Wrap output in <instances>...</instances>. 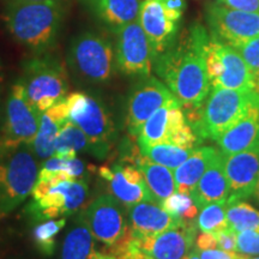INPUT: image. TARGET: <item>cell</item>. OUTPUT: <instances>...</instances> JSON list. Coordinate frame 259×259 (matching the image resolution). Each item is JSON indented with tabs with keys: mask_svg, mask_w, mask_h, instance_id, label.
Returning a JSON list of instances; mask_svg holds the SVG:
<instances>
[{
	"mask_svg": "<svg viewBox=\"0 0 259 259\" xmlns=\"http://www.w3.org/2000/svg\"><path fill=\"white\" fill-rule=\"evenodd\" d=\"M210 37L203 27L194 25L185 42L154 58L155 71L181 106L203 105L209 95L205 48Z\"/></svg>",
	"mask_w": 259,
	"mask_h": 259,
	"instance_id": "6da1fadb",
	"label": "cell"
},
{
	"mask_svg": "<svg viewBox=\"0 0 259 259\" xmlns=\"http://www.w3.org/2000/svg\"><path fill=\"white\" fill-rule=\"evenodd\" d=\"M66 14V0L11 2L4 23L11 36L35 53L47 52L56 42Z\"/></svg>",
	"mask_w": 259,
	"mask_h": 259,
	"instance_id": "7a4b0ae2",
	"label": "cell"
},
{
	"mask_svg": "<svg viewBox=\"0 0 259 259\" xmlns=\"http://www.w3.org/2000/svg\"><path fill=\"white\" fill-rule=\"evenodd\" d=\"M89 194L85 179H74L66 173L37 178L27 206L29 215L36 220L67 218L79 211Z\"/></svg>",
	"mask_w": 259,
	"mask_h": 259,
	"instance_id": "3957f363",
	"label": "cell"
},
{
	"mask_svg": "<svg viewBox=\"0 0 259 259\" xmlns=\"http://www.w3.org/2000/svg\"><path fill=\"white\" fill-rule=\"evenodd\" d=\"M21 82L29 102L40 114L69 95L66 67L59 58L48 52L35 53L25 61Z\"/></svg>",
	"mask_w": 259,
	"mask_h": 259,
	"instance_id": "277c9868",
	"label": "cell"
},
{
	"mask_svg": "<svg viewBox=\"0 0 259 259\" xmlns=\"http://www.w3.org/2000/svg\"><path fill=\"white\" fill-rule=\"evenodd\" d=\"M38 170L37 157L30 145L0 148V219L31 196Z\"/></svg>",
	"mask_w": 259,
	"mask_h": 259,
	"instance_id": "5b68a950",
	"label": "cell"
},
{
	"mask_svg": "<svg viewBox=\"0 0 259 259\" xmlns=\"http://www.w3.org/2000/svg\"><path fill=\"white\" fill-rule=\"evenodd\" d=\"M69 120L84 132L89 141V153L105 158L116 138L114 122L105 105L87 93H72L65 99Z\"/></svg>",
	"mask_w": 259,
	"mask_h": 259,
	"instance_id": "8992f818",
	"label": "cell"
},
{
	"mask_svg": "<svg viewBox=\"0 0 259 259\" xmlns=\"http://www.w3.org/2000/svg\"><path fill=\"white\" fill-rule=\"evenodd\" d=\"M114 51L111 41L93 31H85L71 42L67 65L74 78L87 83H106L114 72Z\"/></svg>",
	"mask_w": 259,
	"mask_h": 259,
	"instance_id": "52a82bcc",
	"label": "cell"
},
{
	"mask_svg": "<svg viewBox=\"0 0 259 259\" xmlns=\"http://www.w3.org/2000/svg\"><path fill=\"white\" fill-rule=\"evenodd\" d=\"M259 95L255 90H234L215 87L203 106L200 139L218 141L220 136L234 125Z\"/></svg>",
	"mask_w": 259,
	"mask_h": 259,
	"instance_id": "ba28073f",
	"label": "cell"
},
{
	"mask_svg": "<svg viewBox=\"0 0 259 259\" xmlns=\"http://www.w3.org/2000/svg\"><path fill=\"white\" fill-rule=\"evenodd\" d=\"M41 114L29 102L21 80L12 85L6 102L5 121L0 134V148L31 145L40 127Z\"/></svg>",
	"mask_w": 259,
	"mask_h": 259,
	"instance_id": "9c48e42d",
	"label": "cell"
},
{
	"mask_svg": "<svg viewBox=\"0 0 259 259\" xmlns=\"http://www.w3.org/2000/svg\"><path fill=\"white\" fill-rule=\"evenodd\" d=\"M115 32L118 69L127 76H150L155 54L138 19L116 28Z\"/></svg>",
	"mask_w": 259,
	"mask_h": 259,
	"instance_id": "30bf717a",
	"label": "cell"
},
{
	"mask_svg": "<svg viewBox=\"0 0 259 259\" xmlns=\"http://www.w3.org/2000/svg\"><path fill=\"white\" fill-rule=\"evenodd\" d=\"M95 240L111 247L127 233L128 219L124 205L111 194H101L83 210Z\"/></svg>",
	"mask_w": 259,
	"mask_h": 259,
	"instance_id": "8fae6325",
	"label": "cell"
},
{
	"mask_svg": "<svg viewBox=\"0 0 259 259\" xmlns=\"http://www.w3.org/2000/svg\"><path fill=\"white\" fill-rule=\"evenodd\" d=\"M183 12L168 10L161 0L141 3L138 22L147 35L155 57L173 47Z\"/></svg>",
	"mask_w": 259,
	"mask_h": 259,
	"instance_id": "7c38bea8",
	"label": "cell"
},
{
	"mask_svg": "<svg viewBox=\"0 0 259 259\" xmlns=\"http://www.w3.org/2000/svg\"><path fill=\"white\" fill-rule=\"evenodd\" d=\"M212 36L235 46L259 36V12H247L212 4L206 9Z\"/></svg>",
	"mask_w": 259,
	"mask_h": 259,
	"instance_id": "4fadbf2b",
	"label": "cell"
},
{
	"mask_svg": "<svg viewBox=\"0 0 259 259\" xmlns=\"http://www.w3.org/2000/svg\"><path fill=\"white\" fill-rule=\"evenodd\" d=\"M177 100L168 87L155 77H144L132 89L127 102V128L137 137L145 121L167 103Z\"/></svg>",
	"mask_w": 259,
	"mask_h": 259,
	"instance_id": "5bb4252c",
	"label": "cell"
},
{
	"mask_svg": "<svg viewBox=\"0 0 259 259\" xmlns=\"http://www.w3.org/2000/svg\"><path fill=\"white\" fill-rule=\"evenodd\" d=\"M223 162L229 185L227 202L252 197L259 178V145L241 153L223 155Z\"/></svg>",
	"mask_w": 259,
	"mask_h": 259,
	"instance_id": "9a60e30c",
	"label": "cell"
},
{
	"mask_svg": "<svg viewBox=\"0 0 259 259\" xmlns=\"http://www.w3.org/2000/svg\"><path fill=\"white\" fill-rule=\"evenodd\" d=\"M197 225H181L178 228L150 236L136 235L139 245L151 259H184L193 250Z\"/></svg>",
	"mask_w": 259,
	"mask_h": 259,
	"instance_id": "2e32d148",
	"label": "cell"
},
{
	"mask_svg": "<svg viewBox=\"0 0 259 259\" xmlns=\"http://www.w3.org/2000/svg\"><path fill=\"white\" fill-rule=\"evenodd\" d=\"M222 155H233L259 145V95L242 116L220 136L218 141Z\"/></svg>",
	"mask_w": 259,
	"mask_h": 259,
	"instance_id": "e0dca14e",
	"label": "cell"
},
{
	"mask_svg": "<svg viewBox=\"0 0 259 259\" xmlns=\"http://www.w3.org/2000/svg\"><path fill=\"white\" fill-rule=\"evenodd\" d=\"M212 46L223 65V73L212 85L234 90H255V78L239 52L211 35Z\"/></svg>",
	"mask_w": 259,
	"mask_h": 259,
	"instance_id": "ac0fdd59",
	"label": "cell"
},
{
	"mask_svg": "<svg viewBox=\"0 0 259 259\" xmlns=\"http://www.w3.org/2000/svg\"><path fill=\"white\" fill-rule=\"evenodd\" d=\"M127 219L132 233L141 236L156 235L181 227L180 220L168 213L156 202H141L130 206Z\"/></svg>",
	"mask_w": 259,
	"mask_h": 259,
	"instance_id": "d6986e66",
	"label": "cell"
},
{
	"mask_svg": "<svg viewBox=\"0 0 259 259\" xmlns=\"http://www.w3.org/2000/svg\"><path fill=\"white\" fill-rule=\"evenodd\" d=\"M194 204L202 209L208 204L227 200L229 197V185L225 171V162L221 151L216 154L211 163L204 171L196 187L191 193Z\"/></svg>",
	"mask_w": 259,
	"mask_h": 259,
	"instance_id": "ffe728a7",
	"label": "cell"
},
{
	"mask_svg": "<svg viewBox=\"0 0 259 259\" xmlns=\"http://www.w3.org/2000/svg\"><path fill=\"white\" fill-rule=\"evenodd\" d=\"M67 120L69 116L65 100L42 113L40 127L30 145L38 160L45 161L53 156L58 135Z\"/></svg>",
	"mask_w": 259,
	"mask_h": 259,
	"instance_id": "44dd1931",
	"label": "cell"
},
{
	"mask_svg": "<svg viewBox=\"0 0 259 259\" xmlns=\"http://www.w3.org/2000/svg\"><path fill=\"white\" fill-rule=\"evenodd\" d=\"M99 174L108 183L112 196L124 206L130 208L141 202H156L150 190L148 189L147 184H131L126 180L121 171L120 163H114L113 166H102L99 169Z\"/></svg>",
	"mask_w": 259,
	"mask_h": 259,
	"instance_id": "7402d4cb",
	"label": "cell"
},
{
	"mask_svg": "<svg viewBox=\"0 0 259 259\" xmlns=\"http://www.w3.org/2000/svg\"><path fill=\"white\" fill-rule=\"evenodd\" d=\"M218 153V149L210 147L193 149L191 156L183 164L176 168V171H174L178 192L186 194L192 193L197 183Z\"/></svg>",
	"mask_w": 259,
	"mask_h": 259,
	"instance_id": "603a6c76",
	"label": "cell"
},
{
	"mask_svg": "<svg viewBox=\"0 0 259 259\" xmlns=\"http://www.w3.org/2000/svg\"><path fill=\"white\" fill-rule=\"evenodd\" d=\"M95 251V238L84 211L76 212V218L64 239L61 259H90Z\"/></svg>",
	"mask_w": 259,
	"mask_h": 259,
	"instance_id": "cb8c5ba5",
	"label": "cell"
},
{
	"mask_svg": "<svg viewBox=\"0 0 259 259\" xmlns=\"http://www.w3.org/2000/svg\"><path fill=\"white\" fill-rule=\"evenodd\" d=\"M135 164L142 171L148 189L150 190L151 194L158 204H161L177 191L174 173L169 168L148 160L142 153L137 157Z\"/></svg>",
	"mask_w": 259,
	"mask_h": 259,
	"instance_id": "d4e9b609",
	"label": "cell"
},
{
	"mask_svg": "<svg viewBox=\"0 0 259 259\" xmlns=\"http://www.w3.org/2000/svg\"><path fill=\"white\" fill-rule=\"evenodd\" d=\"M95 15L113 28H119L138 18L139 0H84Z\"/></svg>",
	"mask_w": 259,
	"mask_h": 259,
	"instance_id": "484cf974",
	"label": "cell"
},
{
	"mask_svg": "<svg viewBox=\"0 0 259 259\" xmlns=\"http://www.w3.org/2000/svg\"><path fill=\"white\" fill-rule=\"evenodd\" d=\"M84 151H89L88 138L78 126L74 125L72 121L67 120L58 135L53 156L73 158Z\"/></svg>",
	"mask_w": 259,
	"mask_h": 259,
	"instance_id": "4316f807",
	"label": "cell"
},
{
	"mask_svg": "<svg viewBox=\"0 0 259 259\" xmlns=\"http://www.w3.org/2000/svg\"><path fill=\"white\" fill-rule=\"evenodd\" d=\"M139 150L148 160L169 169H176L191 156L193 149H184L167 142L139 147Z\"/></svg>",
	"mask_w": 259,
	"mask_h": 259,
	"instance_id": "83f0119b",
	"label": "cell"
},
{
	"mask_svg": "<svg viewBox=\"0 0 259 259\" xmlns=\"http://www.w3.org/2000/svg\"><path fill=\"white\" fill-rule=\"evenodd\" d=\"M177 102L179 101L174 100V101L158 108L144 122L137 135L139 147H145V145H153L156 143H162V142H167L168 112H169V107Z\"/></svg>",
	"mask_w": 259,
	"mask_h": 259,
	"instance_id": "f1b7e54d",
	"label": "cell"
},
{
	"mask_svg": "<svg viewBox=\"0 0 259 259\" xmlns=\"http://www.w3.org/2000/svg\"><path fill=\"white\" fill-rule=\"evenodd\" d=\"M227 222L236 233L259 229V210L244 200L227 202Z\"/></svg>",
	"mask_w": 259,
	"mask_h": 259,
	"instance_id": "f546056e",
	"label": "cell"
},
{
	"mask_svg": "<svg viewBox=\"0 0 259 259\" xmlns=\"http://www.w3.org/2000/svg\"><path fill=\"white\" fill-rule=\"evenodd\" d=\"M67 218L45 220L32 229V240L40 253L51 257L56 252L57 235L66 226Z\"/></svg>",
	"mask_w": 259,
	"mask_h": 259,
	"instance_id": "4dcf8cb0",
	"label": "cell"
},
{
	"mask_svg": "<svg viewBox=\"0 0 259 259\" xmlns=\"http://www.w3.org/2000/svg\"><path fill=\"white\" fill-rule=\"evenodd\" d=\"M56 173H66L74 179H85V163L78 157L61 158L52 156L44 161L37 178H46Z\"/></svg>",
	"mask_w": 259,
	"mask_h": 259,
	"instance_id": "1f68e13d",
	"label": "cell"
},
{
	"mask_svg": "<svg viewBox=\"0 0 259 259\" xmlns=\"http://www.w3.org/2000/svg\"><path fill=\"white\" fill-rule=\"evenodd\" d=\"M227 200L208 204L203 206L196 220L197 228L202 232L216 233L228 227L227 222Z\"/></svg>",
	"mask_w": 259,
	"mask_h": 259,
	"instance_id": "d6a6232c",
	"label": "cell"
},
{
	"mask_svg": "<svg viewBox=\"0 0 259 259\" xmlns=\"http://www.w3.org/2000/svg\"><path fill=\"white\" fill-rule=\"evenodd\" d=\"M233 47L239 52L248 69L253 73L254 78L257 79L259 77V36L241 42Z\"/></svg>",
	"mask_w": 259,
	"mask_h": 259,
	"instance_id": "836d02e7",
	"label": "cell"
},
{
	"mask_svg": "<svg viewBox=\"0 0 259 259\" xmlns=\"http://www.w3.org/2000/svg\"><path fill=\"white\" fill-rule=\"evenodd\" d=\"M236 253L244 257L259 255V229L236 233Z\"/></svg>",
	"mask_w": 259,
	"mask_h": 259,
	"instance_id": "e575fe53",
	"label": "cell"
},
{
	"mask_svg": "<svg viewBox=\"0 0 259 259\" xmlns=\"http://www.w3.org/2000/svg\"><path fill=\"white\" fill-rule=\"evenodd\" d=\"M192 204H194V202L191 194L180 193L177 191V192L170 194L168 198L164 199L161 203V205L168 213H170L171 216L181 221V218L185 215Z\"/></svg>",
	"mask_w": 259,
	"mask_h": 259,
	"instance_id": "d590c367",
	"label": "cell"
},
{
	"mask_svg": "<svg viewBox=\"0 0 259 259\" xmlns=\"http://www.w3.org/2000/svg\"><path fill=\"white\" fill-rule=\"evenodd\" d=\"M199 141L200 139L193 131V128L189 124H185L169 136L167 143H171L184 149H196Z\"/></svg>",
	"mask_w": 259,
	"mask_h": 259,
	"instance_id": "8d00e7d4",
	"label": "cell"
},
{
	"mask_svg": "<svg viewBox=\"0 0 259 259\" xmlns=\"http://www.w3.org/2000/svg\"><path fill=\"white\" fill-rule=\"evenodd\" d=\"M213 234L216 236L220 250L236 253V232L233 231L231 227H226Z\"/></svg>",
	"mask_w": 259,
	"mask_h": 259,
	"instance_id": "74e56055",
	"label": "cell"
},
{
	"mask_svg": "<svg viewBox=\"0 0 259 259\" xmlns=\"http://www.w3.org/2000/svg\"><path fill=\"white\" fill-rule=\"evenodd\" d=\"M227 8L247 12H259V0H219Z\"/></svg>",
	"mask_w": 259,
	"mask_h": 259,
	"instance_id": "f35d334b",
	"label": "cell"
},
{
	"mask_svg": "<svg viewBox=\"0 0 259 259\" xmlns=\"http://www.w3.org/2000/svg\"><path fill=\"white\" fill-rule=\"evenodd\" d=\"M194 244H196L197 250L198 251L213 250V248L219 247L215 234H213V233H208V232H203L197 235Z\"/></svg>",
	"mask_w": 259,
	"mask_h": 259,
	"instance_id": "ab89813d",
	"label": "cell"
},
{
	"mask_svg": "<svg viewBox=\"0 0 259 259\" xmlns=\"http://www.w3.org/2000/svg\"><path fill=\"white\" fill-rule=\"evenodd\" d=\"M198 251V250H197ZM200 259H244V255L238 253H231V252H226L219 248H213V250L206 251H198Z\"/></svg>",
	"mask_w": 259,
	"mask_h": 259,
	"instance_id": "60d3db41",
	"label": "cell"
},
{
	"mask_svg": "<svg viewBox=\"0 0 259 259\" xmlns=\"http://www.w3.org/2000/svg\"><path fill=\"white\" fill-rule=\"evenodd\" d=\"M161 2L168 10H173V11L184 12L186 8L185 0H161Z\"/></svg>",
	"mask_w": 259,
	"mask_h": 259,
	"instance_id": "b9f144b4",
	"label": "cell"
},
{
	"mask_svg": "<svg viewBox=\"0 0 259 259\" xmlns=\"http://www.w3.org/2000/svg\"><path fill=\"white\" fill-rule=\"evenodd\" d=\"M90 259H115V258L108 253H102V252L95 251Z\"/></svg>",
	"mask_w": 259,
	"mask_h": 259,
	"instance_id": "7bdbcfd3",
	"label": "cell"
},
{
	"mask_svg": "<svg viewBox=\"0 0 259 259\" xmlns=\"http://www.w3.org/2000/svg\"><path fill=\"white\" fill-rule=\"evenodd\" d=\"M252 198L257 204H259V178H258V181L257 184H255V187H254V191H253V194H252Z\"/></svg>",
	"mask_w": 259,
	"mask_h": 259,
	"instance_id": "ee69618b",
	"label": "cell"
},
{
	"mask_svg": "<svg viewBox=\"0 0 259 259\" xmlns=\"http://www.w3.org/2000/svg\"><path fill=\"white\" fill-rule=\"evenodd\" d=\"M184 259H200L199 254H198V251L197 250H192L190 252V254L187 255V257H185Z\"/></svg>",
	"mask_w": 259,
	"mask_h": 259,
	"instance_id": "f6af8a7d",
	"label": "cell"
},
{
	"mask_svg": "<svg viewBox=\"0 0 259 259\" xmlns=\"http://www.w3.org/2000/svg\"><path fill=\"white\" fill-rule=\"evenodd\" d=\"M11 2H44V0H11Z\"/></svg>",
	"mask_w": 259,
	"mask_h": 259,
	"instance_id": "bcb514c9",
	"label": "cell"
},
{
	"mask_svg": "<svg viewBox=\"0 0 259 259\" xmlns=\"http://www.w3.org/2000/svg\"><path fill=\"white\" fill-rule=\"evenodd\" d=\"M244 259H259V255H257V257H245Z\"/></svg>",
	"mask_w": 259,
	"mask_h": 259,
	"instance_id": "7dc6e473",
	"label": "cell"
},
{
	"mask_svg": "<svg viewBox=\"0 0 259 259\" xmlns=\"http://www.w3.org/2000/svg\"><path fill=\"white\" fill-rule=\"evenodd\" d=\"M257 79H258V85H259V77H258V78H257Z\"/></svg>",
	"mask_w": 259,
	"mask_h": 259,
	"instance_id": "c3c4849f",
	"label": "cell"
}]
</instances>
